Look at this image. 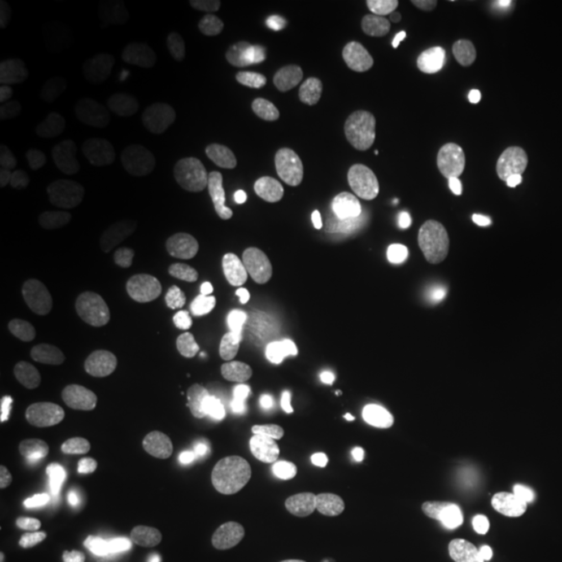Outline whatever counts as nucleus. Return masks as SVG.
Wrapping results in <instances>:
<instances>
[{
	"instance_id": "nucleus-1",
	"label": "nucleus",
	"mask_w": 562,
	"mask_h": 562,
	"mask_svg": "<svg viewBox=\"0 0 562 562\" xmlns=\"http://www.w3.org/2000/svg\"><path fill=\"white\" fill-rule=\"evenodd\" d=\"M438 451L469 480H503L521 461V438L501 398L461 393L448 398L435 417Z\"/></svg>"
},
{
	"instance_id": "nucleus-2",
	"label": "nucleus",
	"mask_w": 562,
	"mask_h": 562,
	"mask_svg": "<svg viewBox=\"0 0 562 562\" xmlns=\"http://www.w3.org/2000/svg\"><path fill=\"white\" fill-rule=\"evenodd\" d=\"M123 503L138 516L178 524L199 513L211 490V469L191 453L144 448L117 469Z\"/></svg>"
},
{
	"instance_id": "nucleus-3",
	"label": "nucleus",
	"mask_w": 562,
	"mask_h": 562,
	"mask_svg": "<svg viewBox=\"0 0 562 562\" xmlns=\"http://www.w3.org/2000/svg\"><path fill=\"white\" fill-rule=\"evenodd\" d=\"M307 417L331 440L351 442L375 435L389 419L385 385L355 362H326L302 385Z\"/></svg>"
},
{
	"instance_id": "nucleus-4",
	"label": "nucleus",
	"mask_w": 562,
	"mask_h": 562,
	"mask_svg": "<svg viewBox=\"0 0 562 562\" xmlns=\"http://www.w3.org/2000/svg\"><path fill=\"white\" fill-rule=\"evenodd\" d=\"M440 281L419 258L391 256L372 263L357 281V311L378 334L402 336L432 311Z\"/></svg>"
},
{
	"instance_id": "nucleus-5",
	"label": "nucleus",
	"mask_w": 562,
	"mask_h": 562,
	"mask_svg": "<svg viewBox=\"0 0 562 562\" xmlns=\"http://www.w3.org/2000/svg\"><path fill=\"white\" fill-rule=\"evenodd\" d=\"M188 286L209 311L263 321L277 302L271 271L229 245H203L188 261Z\"/></svg>"
},
{
	"instance_id": "nucleus-6",
	"label": "nucleus",
	"mask_w": 562,
	"mask_h": 562,
	"mask_svg": "<svg viewBox=\"0 0 562 562\" xmlns=\"http://www.w3.org/2000/svg\"><path fill=\"white\" fill-rule=\"evenodd\" d=\"M206 383L224 409L240 417L277 412L290 396V383L279 357L248 344L216 349L206 362Z\"/></svg>"
},
{
	"instance_id": "nucleus-7",
	"label": "nucleus",
	"mask_w": 562,
	"mask_h": 562,
	"mask_svg": "<svg viewBox=\"0 0 562 562\" xmlns=\"http://www.w3.org/2000/svg\"><path fill=\"white\" fill-rule=\"evenodd\" d=\"M284 161L286 144L279 136L266 131L243 133L211 154L206 165L209 191L227 209H256L273 193Z\"/></svg>"
},
{
	"instance_id": "nucleus-8",
	"label": "nucleus",
	"mask_w": 562,
	"mask_h": 562,
	"mask_svg": "<svg viewBox=\"0 0 562 562\" xmlns=\"http://www.w3.org/2000/svg\"><path fill=\"white\" fill-rule=\"evenodd\" d=\"M193 368L178 349H161L131 372V396L146 425L165 438L191 435L201 412L191 396Z\"/></svg>"
},
{
	"instance_id": "nucleus-9",
	"label": "nucleus",
	"mask_w": 562,
	"mask_h": 562,
	"mask_svg": "<svg viewBox=\"0 0 562 562\" xmlns=\"http://www.w3.org/2000/svg\"><path fill=\"white\" fill-rule=\"evenodd\" d=\"M305 149L313 157L355 170H378L391 157V136L372 112L331 104L315 112L307 123Z\"/></svg>"
},
{
	"instance_id": "nucleus-10",
	"label": "nucleus",
	"mask_w": 562,
	"mask_h": 562,
	"mask_svg": "<svg viewBox=\"0 0 562 562\" xmlns=\"http://www.w3.org/2000/svg\"><path fill=\"white\" fill-rule=\"evenodd\" d=\"M74 191L60 154L50 146H21L0 157V206L13 214L60 206Z\"/></svg>"
},
{
	"instance_id": "nucleus-11",
	"label": "nucleus",
	"mask_w": 562,
	"mask_h": 562,
	"mask_svg": "<svg viewBox=\"0 0 562 562\" xmlns=\"http://www.w3.org/2000/svg\"><path fill=\"white\" fill-rule=\"evenodd\" d=\"M245 37L252 55L269 63H305L318 55L323 32L315 24L311 5L294 0H271L252 5L245 21Z\"/></svg>"
},
{
	"instance_id": "nucleus-12",
	"label": "nucleus",
	"mask_w": 562,
	"mask_h": 562,
	"mask_svg": "<svg viewBox=\"0 0 562 562\" xmlns=\"http://www.w3.org/2000/svg\"><path fill=\"white\" fill-rule=\"evenodd\" d=\"M269 271L300 292H326L347 277V252L318 232H286L269 250Z\"/></svg>"
},
{
	"instance_id": "nucleus-13",
	"label": "nucleus",
	"mask_w": 562,
	"mask_h": 562,
	"mask_svg": "<svg viewBox=\"0 0 562 562\" xmlns=\"http://www.w3.org/2000/svg\"><path fill=\"white\" fill-rule=\"evenodd\" d=\"M117 117L133 128H151L170 117L178 104V83L170 68L151 58L117 63L110 76Z\"/></svg>"
},
{
	"instance_id": "nucleus-14",
	"label": "nucleus",
	"mask_w": 562,
	"mask_h": 562,
	"mask_svg": "<svg viewBox=\"0 0 562 562\" xmlns=\"http://www.w3.org/2000/svg\"><path fill=\"white\" fill-rule=\"evenodd\" d=\"M539 531L554 550H562V476L558 469V440L550 430L531 427L521 435L518 461Z\"/></svg>"
},
{
	"instance_id": "nucleus-15",
	"label": "nucleus",
	"mask_w": 562,
	"mask_h": 562,
	"mask_svg": "<svg viewBox=\"0 0 562 562\" xmlns=\"http://www.w3.org/2000/svg\"><path fill=\"white\" fill-rule=\"evenodd\" d=\"M165 318V300L146 281H125L115 297L89 318L91 339L108 347H125L157 334Z\"/></svg>"
},
{
	"instance_id": "nucleus-16",
	"label": "nucleus",
	"mask_w": 562,
	"mask_h": 562,
	"mask_svg": "<svg viewBox=\"0 0 562 562\" xmlns=\"http://www.w3.org/2000/svg\"><path fill=\"white\" fill-rule=\"evenodd\" d=\"M167 222V203L159 193L136 191L123 195L110 209L108 220L102 224V245L115 256H136L146 248Z\"/></svg>"
},
{
	"instance_id": "nucleus-17",
	"label": "nucleus",
	"mask_w": 562,
	"mask_h": 562,
	"mask_svg": "<svg viewBox=\"0 0 562 562\" xmlns=\"http://www.w3.org/2000/svg\"><path fill=\"white\" fill-rule=\"evenodd\" d=\"M497 76L513 89L533 91L554 81L560 58L550 45L533 34H516L495 58Z\"/></svg>"
},
{
	"instance_id": "nucleus-18",
	"label": "nucleus",
	"mask_w": 562,
	"mask_h": 562,
	"mask_svg": "<svg viewBox=\"0 0 562 562\" xmlns=\"http://www.w3.org/2000/svg\"><path fill=\"white\" fill-rule=\"evenodd\" d=\"M178 533L159 526H117L97 539L100 562H167L178 552Z\"/></svg>"
},
{
	"instance_id": "nucleus-19",
	"label": "nucleus",
	"mask_w": 562,
	"mask_h": 562,
	"mask_svg": "<svg viewBox=\"0 0 562 562\" xmlns=\"http://www.w3.org/2000/svg\"><path fill=\"white\" fill-rule=\"evenodd\" d=\"M417 117L425 136L442 154H453L463 140V110L456 91L442 81H425L417 94Z\"/></svg>"
},
{
	"instance_id": "nucleus-20",
	"label": "nucleus",
	"mask_w": 562,
	"mask_h": 562,
	"mask_svg": "<svg viewBox=\"0 0 562 562\" xmlns=\"http://www.w3.org/2000/svg\"><path fill=\"white\" fill-rule=\"evenodd\" d=\"M513 383L533 409L562 422V364L552 360H524L513 372Z\"/></svg>"
},
{
	"instance_id": "nucleus-21",
	"label": "nucleus",
	"mask_w": 562,
	"mask_h": 562,
	"mask_svg": "<svg viewBox=\"0 0 562 562\" xmlns=\"http://www.w3.org/2000/svg\"><path fill=\"white\" fill-rule=\"evenodd\" d=\"M55 263L47 252L24 250L19 256L5 258L0 266V297L5 302L26 300L50 286Z\"/></svg>"
},
{
	"instance_id": "nucleus-22",
	"label": "nucleus",
	"mask_w": 562,
	"mask_h": 562,
	"mask_svg": "<svg viewBox=\"0 0 562 562\" xmlns=\"http://www.w3.org/2000/svg\"><path fill=\"white\" fill-rule=\"evenodd\" d=\"M63 391H66L70 414L83 427L97 425L115 409V389L94 372H74L66 378Z\"/></svg>"
},
{
	"instance_id": "nucleus-23",
	"label": "nucleus",
	"mask_w": 562,
	"mask_h": 562,
	"mask_svg": "<svg viewBox=\"0 0 562 562\" xmlns=\"http://www.w3.org/2000/svg\"><path fill=\"white\" fill-rule=\"evenodd\" d=\"M472 9L487 24L513 32H537L552 19L547 0H476Z\"/></svg>"
},
{
	"instance_id": "nucleus-24",
	"label": "nucleus",
	"mask_w": 562,
	"mask_h": 562,
	"mask_svg": "<svg viewBox=\"0 0 562 562\" xmlns=\"http://www.w3.org/2000/svg\"><path fill=\"white\" fill-rule=\"evenodd\" d=\"M0 414L5 422L30 427L42 414V398L19 364H0Z\"/></svg>"
},
{
	"instance_id": "nucleus-25",
	"label": "nucleus",
	"mask_w": 562,
	"mask_h": 562,
	"mask_svg": "<svg viewBox=\"0 0 562 562\" xmlns=\"http://www.w3.org/2000/svg\"><path fill=\"white\" fill-rule=\"evenodd\" d=\"M26 467L40 474H60L74 461V440L60 425H40L30 435V448L24 456Z\"/></svg>"
},
{
	"instance_id": "nucleus-26",
	"label": "nucleus",
	"mask_w": 562,
	"mask_h": 562,
	"mask_svg": "<svg viewBox=\"0 0 562 562\" xmlns=\"http://www.w3.org/2000/svg\"><path fill=\"white\" fill-rule=\"evenodd\" d=\"M26 37H30V30H26V19L16 3L5 0L0 5V68L5 74L16 70L21 55H24Z\"/></svg>"
},
{
	"instance_id": "nucleus-27",
	"label": "nucleus",
	"mask_w": 562,
	"mask_h": 562,
	"mask_svg": "<svg viewBox=\"0 0 562 562\" xmlns=\"http://www.w3.org/2000/svg\"><path fill=\"white\" fill-rule=\"evenodd\" d=\"M32 222L24 214H13V211H3L0 216V256L13 258L26 248L32 240Z\"/></svg>"
},
{
	"instance_id": "nucleus-28",
	"label": "nucleus",
	"mask_w": 562,
	"mask_h": 562,
	"mask_svg": "<svg viewBox=\"0 0 562 562\" xmlns=\"http://www.w3.org/2000/svg\"><path fill=\"white\" fill-rule=\"evenodd\" d=\"M30 430L26 425H16V422H5L0 425V467L11 469L26 456L30 448Z\"/></svg>"
},
{
	"instance_id": "nucleus-29",
	"label": "nucleus",
	"mask_w": 562,
	"mask_h": 562,
	"mask_svg": "<svg viewBox=\"0 0 562 562\" xmlns=\"http://www.w3.org/2000/svg\"><path fill=\"white\" fill-rule=\"evenodd\" d=\"M277 562H344V560L341 554L334 550H300V552L286 554V558H281Z\"/></svg>"
}]
</instances>
